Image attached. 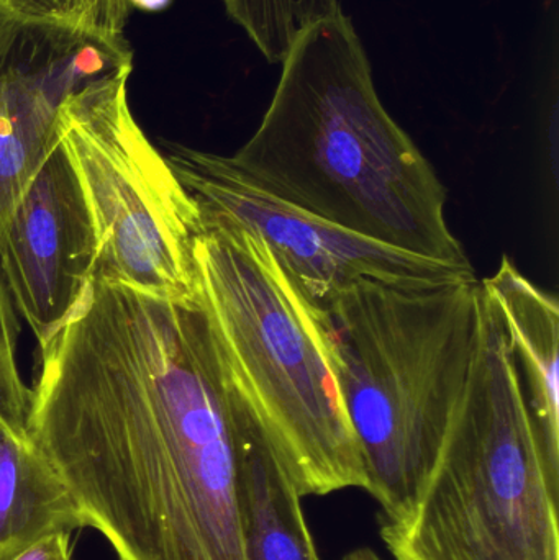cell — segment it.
I'll list each match as a JSON object with an SVG mask.
<instances>
[{
    "label": "cell",
    "instance_id": "obj_1",
    "mask_svg": "<svg viewBox=\"0 0 559 560\" xmlns=\"http://www.w3.org/2000/svg\"><path fill=\"white\" fill-rule=\"evenodd\" d=\"M39 352L26 428L117 560H245L240 466L259 424L202 300L94 276Z\"/></svg>",
    "mask_w": 559,
    "mask_h": 560
},
{
    "label": "cell",
    "instance_id": "obj_2",
    "mask_svg": "<svg viewBox=\"0 0 559 560\" xmlns=\"http://www.w3.org/2000/svg\"><path fill=\"white\" fill-rule=\"evenodd\" d=\"M261 124L233 166L278 199L354 235L473 268L446 220L445 184L377 95L343 10L292 46Z\"/></svg>",
    "mask_w": 559,
    "mask_h": 560
},
{
    "label": "cell",
    "instance_id": "obj_3",
    "mask_svg": "<svg viewBox=\"0 0 559 560\" xmlns=\"http://www.w3.org/2000/svg\"><path fill=\"white\" fill-rule=\"evenodd\" d=\"M482 283L358 279L308 302L357 434L380 522L406 518L442 450L475 359Z\"/></svg>",
    "mask_w": 559,
    "mask_h": 560
},
{
    "label": "cell",
    "instance_id": "obj_4",
    "mask_svg": "<svg viewBox=\"0 0 559 560\" xmlns=\"http://www.w3.org/2000/svg\"><path fill=\"white\" fill-rule=\"evenodd\" d=\"M559 467L528 407L508 329L482 287L475 359L394 560H559Z\"/></svg>",
    "mask_w": 559,
    "mask_h": 560
},
{
    "label": "cell",
    "instance_id": "obj_5",
    "mask_svg": "<svg viewBox=\"0 0 559 560\" xmlns=\"http://www.w3.org/2000/svg\"><path fill=\"white\" fill-rule=\"evenodd\" d=\"M202 230L200 300L240 397L299 493L364 490L360 444L307 300L255 233L226 222Z\"/></svg>",
    "mask_w": 559,
    "mask_h": 560
},
{
    "label": "cell",
    "instance_id": "obj_6",
    "mask_svg": "<svg viewBox=\"0 0 559 560\" xmlns=\"http://www.w3.org/2000/svg\"><path fill=\"white\" fill-rule=\"evenodd\" d=\"M131 71L82 89L59 112V143L97 233L94 276L156 299L199 302L200 213L131 114Z\"/></svg>",
    "mask_w": 559,
    "mask_h": 560
},
{
    "label": "cell",
    "instance_id": "obj_7",
    "mask_svg": "<svg viewBox=\"0 0 559 560\" xmlns=\"http://www.w3.org/2000/svg\"><path fill=\"white\" fill-rule=\"evenodd\" d=\"M161 153L202 225L226 222L255 233L308 302H322L358 279L436 282L476 276L475 269L381 245L304 212L256 186L223 154L177 143L164 144Z\"/></svg>",
    "mask_w": 559,
    "mask_h": 560
},
{
    "label": "cell",
    "instance_id": "obj_8",
    "mask_svg": "<svg viewBox=\"0 0 559 560\" xmlns=\"http://www.w3.org/2000/svg\"><path fill=\"white\" fill-rule=\"evenodd\" d=\"M128 68H133V49L125 36L36 19L0 0V240L59 143L62 105Z\"/></svg>",
    "mask_w": 559,
    "mask_h": 560
},
{
    "label": "cell",
    "instance_id": "obj_9",
    "mask_svg": "<svg viewBox=\"0 0 559 560\" xmlns=\"http://www.w3.org/2000/svg\"><path fill=\"white\" fill-rule=\"evenodd\" d=\"M97 233L61 143L16 203L0 240V276L39 351L49 345L94 278Z\"/></svg>",
    "mask_w": 559,
    "mask_h": 560
},
{
    "label": "cell",
    "instance_id": "obj_10",
    "mask_svg": "<svg viewBox=\"0 0 559 560\" xmlns=\"http://www.w3.org/2000/svg\"><path fill=\"white\" fill-rule=\"evenodd\" d=\"M498 308L521 371L525 397L545 450L559 467V306L557 296L535 285L508 255L498 271L481 279Z\"/></svg>",
    "mask_w": 559,
    "mask_h": 560
},
{
    "label": "cell",
    "instance_id": "obj_11",
    "mask_svg": "<svg viewBox=\"0 0 559 560\" xmlns=\"http://www.w3.org/2000/svg\"><path fill=\"white\" fill-rule=\"evenodd\" d=\"M84 528L78 503L26 424L0 411V560L53 533Z\"/></svg>",
    "mask_w": 559,
    "mask_h": 560
},
{
    "label": "cell",
    "instance_id": "obj_12",
    "mask_svg": "<svg viewBox=\"0 0 559 560\" xmlns=\"http://www.w3.org/2000/svg\"><path fill=\"white\" fill-rule=\"evenodd\" d=\"M240 516L245 560H322L302 495L259 427L243 447Z\"/></svg>",
    "mask_w": 559,
    "mask_h": 560
},
{
    "label": "cell",
    "instance_id": "obj_13",
    "mask_svg": "<svg viewBox=\"0 0 559 560\" xmlns=\"http://www.w3.org/2000/svg\"><path fill=\"white\" fill-rule=\"evenodd\" d=\"M223 5L271 65H281L305 32L341 10L340 0H223Z\"/></svg>",
    "mask_w": 559,
    "mask_h": 560
},
{
    "label": "cell",
    "instance_id": "obj_14",
    "mask_svg": "<svg viewBox=\"0 0 559 560\" xmlns=\"http://www.w3.org/2000/svg\"><path fill=\"white\" fill-rule=\"evenodd\" d=\"M12 9L58 20L108 36H124L130 7L125 0H5Z\"/></svg>",
    "mask_w": 559,
    "mask_h": 560
},
{
    "label": "cell",
    "instance_id": "obj_15",
    "mask_svg": "<svg viewBox=\"0 0 559 560\" xmlns=\"http://www.w3.org/2000/svg\"><path fill=\"white\" fill-rule=\"evenodd\" d=\"M15 306L0 276V411L26 424L32 390L23 384L16 364Z\"/></svg>",
    "mask_w": 559,
    "mask_h": 560
},
{
    "label": "cell",
    "instance_id": "obj_16",
    "mask_svg": "<svg viewBox=\"0 0 559 560\" xmlns=\"http://www.w3.org/2000/svg\"><path fill=\"white\" fill-rule=\"evenodd\" d=\"M9 560H71V533H53L39 538Z\"/></svg>",
    "mask_w": 559,
    "mask_h": 560
},
{
    "label": "cell",
    "instance_id": "obj_17",
    "mask_svg": "<svg viewBox=\"0 0 559 560\" xmlns=\"http://www.w3.org/2000/svg\"><path fill=\"white\" fill-rule=\"evenodd\" d=\"M128 7L143 10V12H161L170 5L171 0H125Z\"/></svg>",
    "mask_w": 559,
    "mask_h": 560
},
{
    "label": "cell",
    "instance_id": "obj_18",
    "mask_svg": "<svg viewBox=\"0 0 559 560\" xmlns=\"http://www.w3.org/2000/svg\"><path fill=\"white\" fill-rule=\"evenodd\" d=\"M343 560H383L376 552L371 551L368 548L354 549V551L348 552Z\"/></svg>",
    "mask_w": 559,
    "mask_h": 560
}]
</instances>
